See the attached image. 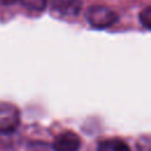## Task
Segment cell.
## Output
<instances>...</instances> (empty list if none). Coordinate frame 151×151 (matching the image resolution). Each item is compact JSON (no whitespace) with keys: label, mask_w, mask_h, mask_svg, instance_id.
<instances>
[{"label":"cell","mask_w":151,"mask_h":151,"mask_svg":"<svg viewBox=\"0 0 151 151\" xmlns=\"http://www.w3.org/2000/svg\"><path fill=\"white\" fill-rule=\"evenodd\" d=\"M85 18L91 27L97 29H104L114 25L118 21L119 15L117 14V12L107 6L93 5L87 8Z\"/></svg>","instance_id":"6da1fadb"},{"label":"cell","mask_w":151,"mask_h":151,"mask_svg":"<svg viewBox=\"0 0 151 151\" xmlns=\"http://www.w3.org/2000/svg\"><path fill=\"white\" fill-rule=\"evenodd\" d=\"M20 124L19 109L8 101H0V133L14 132Z\"/></svg>","instance_id":"7a4b0ae2"},{"label":"cell","mask_w":151,"mask_h":151,"mask_svg":"<svg viewBox=\"0 0 151 151\" xmlns=\"http://www.w3.org/2000/svg\"><path fill=\"white\" fill-rule=\"evenodd\" d=\"M81 145L80 137L73 131H64L59 133L53 143V151H79Z\"/></svg>","instance_id":"3957f363"},{"label":"cell","mask_w":151,"mask_h":151,"mask_svg":"<svg viewBox=\"0 0 151 151\" xmlns=\"http://www.w3.org/2000/svg\"><path fill=\"white\" fill-rule=\"evenodd\" d=\"M81 0H51V8L59 15L77 17L81 11Z\"/></svg>","instance_id":"277c9868"},{"label":"cell","mask_w":151,"mask_h":151,"mask_svg":"<svg viewBox=\"0 0 151 151\" xmlns=\"http://www.w3.org/2000/svg\"><path fill=\"white\" fill-rule=\"evenodd\" d=\"M97 151H131V150L125 142L113 138L100 142L97 146Z\"/></svg>","instance_id":"5b68a950"},{"label":"cell","mask_w":151,"mask_h":151,"mask_svg":"<svg viewBox=\"0 0 151 151\" xmlns=\"http://www.w3.org/2000/svg\"><path fill=\"white\" fill-rule=\"evenodd\" d=\"M22 6L32 12H42L47 6V0H20Z\"/></svg>","instance_id":"8992f818"},{"label":"cell","mask_w":151,"mask_h":151,"mask_svg":"<svg viewBox=\"0 0 151 151\" xmlns=\"http://www.w3.org/2000/svg\"><path fill=\"white\" fill-rule=\"evenodd\" d=\"M139 21L145 28L151 29V6L145 7L139 13Z\"/></svg>","instance_id":"52a82bcc"},{"label":"cell","mask_w":151,"mask_h":151,"mask_svg":"<svg viewBox=\"0 0 151 151\" xmlns=\"http://www.w3.org/2000/svg\"><path fill=\"white\" fill-rule=\"evenodd\" d=\"M17 1H19V0H0V4H2V5H13Z\"/></svg>","instance_id":"ba28073f"}]
</instances>
